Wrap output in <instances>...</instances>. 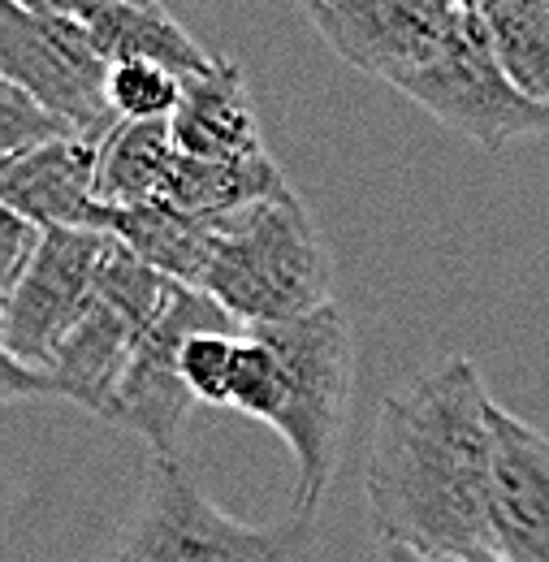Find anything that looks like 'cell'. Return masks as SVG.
Returning a JSON list of instances; mask_svg holds the SVG:
<instances>
[{"label":"cell","instance_id":"cell-1","mask_svg":"<svg viewBox=\"0 0 549 562\" xmlns=\"http://www.w3.org/2000/svg\"><path fill=\"white\" fill-rule=\"evenodd\" d=\"M493 398L468 355L394 390L372 424L363 497L377 541L437 559L489 550Z\"/></svg>","mask_w":549,"mask_h":562},{"label":"cell","instance_id":"cell-2","mask_svg":"<svg viewBox=\"0 0 549 562\" xmlns=\"http://www.w3.org/2000/svg\"><path fill=\"white\" fill-rule=\"evenodd\" d=\"M334 269L294 191L216 216L204 290L247 329L285 325L334 303Z\"/></svg>","mask_w":549,"mask_h":562},{"label":"cell","instance_id":"cell-3","mask_svg":"<svg viewBox=\"0 0 549 562\" xmlns=\"http://www.w3.org/2000/svg\"><path fill=\"white\" fill-rule=\"evenodd\" d=\"M247 334H260L285 368V407L273 428L294 459V515L312 519L334 481L338 441L350 412V385H355L350 321L338 303H325L312 316L260 325Z\"/></svg>","mask_w":549,"mask_h":562},{"label":"cell","instance_id":"cell-4","mask_svg":"<svg viewBox=\"0 0 549 562\" xmlns=\"http://www.w3.org/2000/svg\"><path fill=\"white\" fill-rule=\"evenodd\" d=\"M307 541V515L251 528L225 515L178 459H156L109 562H294Z\"/></svg>","mask_w":549,"mask_h":562},{"label":"cell","instance_id":"cell-5","mask_svg":"<svg viewBox=\"0 0 549 562\" xmlns=\"http://www.w3.org/2000/svg\"><path fill=\"white\" fill-rule=\"evenodd\" d=\"M173 290L178 281L156 273L131 247L117 243L113 260L104 265L96 303L66 338V347L53 355V363L40 368L48 381V398H66L74 407H87L91 416H104L131 355L156 325V316L169 307Z\"/></svg>","mask_w":549,"mask_h":562},{"label":"cell","instance_id":"cell-6","mask_svg":"<svg viewBox=\"0 0 549 562\" xmlns=\"http://www.w3.org/2000/svg\"><path fill=\"white\" fill-rule=\"evenodd\" d=\"M109 74L113 66L87 22L0 0V78L31 91L87 139H104L122 122L109 104Z\"/></svg>","mask_w":549,"mask_h":562},{"label":"cell","instance_id":"cell-7","mask_svg":"<svg viewBox=\"0 0 549 562\" xmlns=\"http://www.w3.org/2000/svg\"><path fill=\"white\" fill-rule=\"evenodd\" d=\"M399 91L433 122L481 143L484 151H502L519 139L549 135V104L515 87L477 13L459 31V40L433 66L412 74Z\"/></svg>","mask_w":549,"mask_h":562},{"label":"cell","instance_id":"cell-8","mask_svg":"<svg viewBox=\"0 0 549 562\" xmlns=\"http://www.w3.org/2000/svg\"><path fill=\"white\" fill-rule=\"evenodd\" d=\"M195 334H238V321L195 285H178L169 307L135 347L109 407L100 420L143 437L156 459H178L182 424L195 407V394L182 381V347Z\"/></svg>","mask_w":549,"mask_h":562},{"label":"cell","instance_id":"cell-9","mask_svg":"<svg viewBox=\"0 0 549 562\" xmlns=\"http://www.w3.org/2000/svg\"><path fill=\"white\" fill-rule=\"evenodd\" d=\"M117 238L104 229H48L31 273L18 281L9 299H0V347L4 359L26 368H48L66 347L96 290L104 265L113 260Z\"/></svg>","mask_w":549,"mask_h":562},{"label":"cell","instance_id":"cell-10","mask_svg":"<svg viewBox=\"0 0 549 562\" xmlns=\"http://www.w3.org/2000/svg\"><path fill=\"white\" fill-rule=\"evenodd\" d=\"M307 18L346 66L399 91L459 40L472 13L459 0H329Z\"/></svg>","mask_w":549,"mask_h":562},{"label":"cell","instance_id":"cell-11","mask_svg":"<svg viewBox=\"0 0 549 562\" xmlns=\"http://www.w3.org/2000/svg\"><path fill=\"white\" fill-rule=\"evenodd\" d=\"M489 424V550L506 562H549V432L497 403Z\"/></svg>","mask_w":549,"mask_h":562},{"label":"cell","instance_id":"cell-12","mask_svg":"<svg viewBox=\"0 0 549 562\" xmlns=\"http://www.w3.org/2000/svg\"><path fill=\"white\" fill-rule=\"evenodd\" d=\"M0 209H13L44 229L109 234L113 209L100 200V139L74 135L0 160Z\"/></svg>","mask_w":549,"mask_h":562},{"label":"cell","instance_id":"cell-13","mask_svg":"<svg viewBox=\"0 0 549 562\" xmlns=\"http://www.w3.org/2000/svg\"><path fill=\"white\" fill-rule=\"evenodd\" d=\"M169 126L178 151L195 160H238L265 151L243 66L229 57H212L208 70L182 78V100Z\"/></svg>","mask_w":549,"mask_h":562},{"label":"cell","instance_id":"cell-14","mask_svg":"<svg viewBox=\"0 0 549 562\" xmlns=\"http://www.w3.org/2000/svg\"><path fill=\"white\" fill-rule=\"evenodd\" d=\"M109 234L156 273H165L178 285L204 290L212 247H216V216H187L165 204H138V209L109 212Z\"/></svg>","mask_w":549,"mask_h":562},{"label":"cell","instance_id":"cell-15","mask_svg":"<svg viewBox=\"0 0 549 562\" xmlns=\"http://www.w3.org/2000/svg\"><path fill=\"white\" fill-rule=\"evenodd\" d=\"M285 191H290L285 173L269 151L238 156V160H195L178 151L156 204L187 212V216H221V212L247 209L260 200H277Z\"/></svg>","mask_w":549,"mask_h":562},{"label":"cell","instance_id":"cell-16","mask_svg":"<svg viewBox=\"0 0 549 562\" xmlns=\"http://www.w3.org/2000/svg\"><path fill=\"white\" fill-rule=\"evenodd\" d=\"M87 26H91L109 66L156 61L165 70L182 74V78L212 66V57L187 35V26L160 0H113Z\"/></svg>","mask_w":549,"mask_h":562},{"label":"cell","instance_id":"cell-17","mask_svg":"<svg viewBox=\"0 0 549 562\" xmlns=\"http://www.w3.org/2000/svg\"><path fill=\"white\" fill-rule=\"evenodd\" d=\"M178 143L169 122H117L100 139V200L109 209L156 204Z\"/></svg>","mask_w":549,"mask_h":562},{"label":"cell","instance_id":"cell-18","mask_svg":"<svg viewBox=\"0 0 549 562\" xmlns=\"http://www.w3.org/2000/svg\"><path fill=\"white\" fill-rule=\"evenodd\" d=\"M477 18L515 87L549 104V0H497Z\"/></svg>","mask_w":549,"mask_h":562},{"label":"cell","instance_id":"cell-19","mask_svg":"<svg viewBox=\"0 0 549 562\" xmlns=\"http://www.w3.org/2000/svg\"><path fill=\"white\" fill-rule=\"evenodd\" d=\"M229 407L265 420L269 428L277 424L281 407H285V368L277 351L260 338V334H243L238 342V359H234V381H229Z\"/></svg>","mask_w":549,"mask_h":562},{"label":"cell","instance_id":"cell-20","mask_svg":"<svg viewBox=\"0 0 549 562\" xmlns=\"http://www.w3.org/2000/svg\"><path fill=\"white\" fill-rule=\"evenodd\" d=\"M182 100V74L156 61H122L109 74V104L122 122H169Z\"/></svg>","mask_w":549,"mask_h":562},{"label":"cell","instance_id":"cell-21","mask_svg":"<svg viewBox=\"0 0 549 562\" xmlns=\"http://www.w3.org/2000/svg\"><path fill=\"white\" fill-rule=\"evenodd\" d=\"M74 135H82L74 122H66L61 113H53L48 104H40L31 91H22V87L0 78V160L26 156L35 147L74 139Z\"/></svg>","mask_w":549,"mask_h":562},{"label":"cell","instance_id":"cell-22","mask_svg":"<svg viewBox=\"0 0 549 562\" xmlns=\"http://www.w3.org/2000/svg\"><path fill=\"white\" fill-rule=\"evenodd\" d=\"M238 334H195L182 347V381L195 394V403L229 407V381L238 359Z\"/></svg>","mask_w":549,"mask_h":562},{"label":"cell","instance_id":"cell-23","mask_svg":"<svg viewBox=\"0 0 549 562\" xmlns=\"http://www.w3.org/2000/svg\"><path fill=\"white\" fill-rule=\"evenodd\" d=\"M44 225L18 216L13 209H0V299L18 290V281L31 273L40 247H44Z\"/></svg>","mask_w":549,"mask_h":562},{"label":"cell","instance_id":"cell-24","mask_svg":"<svg viewBox=\"0 0 549 562\" xmlns=\"http://www.w3.org/2000/svg\"><path fill=\"white\" fill-rule=\"evenodd\" d=\"M22 9H35V13H53V18H74V22H91L104 4L113 0H18Z\"/></svg>","mask_w":549,"mask_h":562},{"label":"cell","instance_id":"cell-25","mask_svg":"<svg viewBox=\"0 0 549 562\" xmlns=\"http://www.w3.org/2000/svg\"><path fill=\"white\" fill-rule=\"evenodd\" d=\"M372 562H463V559H437V554H419L412 546H394V541H381Z\"/></svg>","mask_w":549,"mask_h":562},{"label":"cell","instance_id":"cell-26","mask_svg":"<svg viewBox=\"0 0 549 562\" xmlns=\"http://www.w3.org/2000/svg\"><path fill=\"white\" fill-rule=\"evenodd\" d=\"M463 562H506L502 554H493V550H477V554H468Z\"/></svg>","mask_w":549,"mask_h":562},{"label":"cell","instance_id":"cell-27","mask_svg":"<svg viewBox=\"0 0 549 562\" xmlns=\"http://www.w3.org/2000/svg\"><path fill=\"white\" fill-rule=\"evenodd\" d=\"M459 4H463L468 13H484V9H489V4H497V0H459Z\"/></svg>","mask_w":549,"mask_h":562},{"label":"cell","instance_id":"cell-28","mask_svg":"<svg viewBox=\"0 0 549 562\" xmlns=\"http://www.w3.org/2000/svg\"><path fill=\"white\" fill-rule=\"evenodd\" d=\"M303 4H307V9H316V4H329V0H303Z\"/></svg>","mask_w":549,"mask_h":562}]
</instances>
